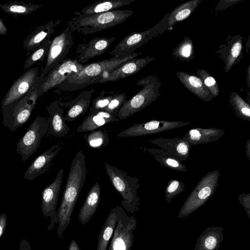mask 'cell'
<instances>
[{"instance_id":"cell-24","label":"cell","mask_w":250,"mask_h":250,"mask_svg":"<svg viewBox=\"0 0 250 250\" xmlns=\"http://www.w3.org/2000/svg\"><path fill=\"white\" fill-rule=\"evenodd\" d=\"M123 208L116 206L109 213L99 234L96 250H107Z\"/></svg>"},{"instance_id":"cell-41","label":"cell","mask_w":250,"mask_h":250,"mask_svg":"<svg viewBox=\"0 0 250 250\" xmlns=\"http://www.w3.org/2000/svg\"><path fill=\"white\" fill-rule=\"evenodd\" d=\"M106 92L103 90L100 95L93 100L92 108L95 110H104L112 99L113 94L105 95Z\"/></svg>"},{"instance_id":"cell-32","label":"cell","mask_w":250,"mask_h":250,"mask_svg":"<svg viewBox=\"0 0 250 250\" xmlns=\"http://www.w3.org/2000/svg\"><path fill=\"white\" fill-rule=\"evenodd\" d=\"M229 103L235 115L245 121H250V106L236 92H232L229 97Z\"/></svg>"},{"instance_id":"cell-33","label":"cell","mask_w":250,"mask_h":250,"mask_svg":"<svg viewBox=\"0 0 250 250\" xmlns=\"http://www.w3.org/2000/svg\"><path fill=\"white\" fill-rule=\"evenodd\" d=\"M51 40L48 39L41 45L32 51L31 54L25 60L23 69H27L39 62H43L47 57Z\"/></svg>"},{"instance_id":"cell-28","label":"cell","mask_w":250,"mask_h":250,"mask_svg":"<svg viewBox=\"0 0 250 250\" xmlns=\"http://www.w3.org/2000/svg\"><path fill=\"white\" fill-rule=\"evenodd\" d=\"M176 76L188 90L201 100L209 102L213 98L202 80L197 76L182 71L177 72Z\"/></svg>"},{"instance_id":"cell-1","label":"cell","mask_w":250,"mask_h":250,"mask_svg":"<svg viewBox=\"0 0 250 250\" xmlns=\"http://www.w3.org/2000/svg\"><path fill=\"white\" fill-rule=\"evenodd\" d=\"M85 155L82 150L77 152L70 166L61 204L57 210V233L60 238L70 223L86 175Z\"/></svg>"},{"instance_id":"cell-13","label":"cell","mask_w":250,"mask_h":250,"mask_svg":"<svg viewBox=\"0 0 250 250\" xmlns=\"http://www.w3.org/2000/svg\"><path fill=\"white\" fill-rule=\"evenodd\" d=\"M160 149L144 148L152 153L163 154L180 161H185L189 156L191 146L182 138L172 139L159 138L150 141Z\"/></svg>"},{"instance_id":"cell-46","label":"cell","mask_w":250,"mask_h":250,"mask_svg":"<svg viewBox=\"0 0 250 250\" xmlns=\"http://www.w3.org/2000/svg\"><path fill=\"white\" fill-rule=\"evenodd\" d=\"M7 32V29L2 21L1 19H0V35H5Z\"/></svg>"},{"instance_id":"cell-44","label":"cell","mask_w":250,"mask_h":250,"mask_svg":"<svg viewBox=\"0 0 250 250\" xmlns=\"http://www.w3.org/2000/svg\"><path fill=\"white\" fill-rule=\"evenodd\" d=\"M19 250H31L29 243L25 239H22L20 243Z\"/></svg>"},{"instance_id":"cell-9","label":"cell","mask_w":250,"mask_h":250,"mask_svg":"<svg viewBox=\"0 0 250 250\" xmlns=\"http://www.w3.org/2000/svg\"><path fill=\"white\" fill-rule=\"evenodd\" d=\"M73 43L72 32L68 26L51 40L45 64L39 75L40 78L43 79L51 69L65 59Z\"/></svg>"},{"instance_id":"cell-15","label":"cell","mask_w":250,"mask_h":250,"mask_svg":"<svg viewBox=\"0 0 250 250\" xmlns=\"http://www.w3.org/2000/svg\"><path fill=\"white\" fill-rule=\"evenodd\" d=\"M190 122L151 120L144 123L134 124L122 131L119 137L140 136L165 131L188 125Z\"/></svg>"},{"instance_id":"cell-5","label":"cell","mask_w":250,"mask_h":250,"mask_svg":"<svg viewBox=\"0 0 250 250\" xmlns=\"http://www.w3.org/2000/svg\"><path fill=\"white\" fill-rule=\"evenodd\" d=\"M104 166L112 185L122 197V207L129 212L134 214L139 209V179L137 177H131L125 171L107 163H105Z\"/></svg>"},{"instance_id":"cell-11","label":"cell","mask_w":250,"mask_h":250,"mask_svg":"<svg viewBox=\"0 0 250 250\" xmlns=\"http://www.w3.org/2000/svg\"><path fill=\"white\" fill-rule=\"evenodd\" d=\"M137 227V220L129 216L123 209L117 222L107 250H131L134 241L133 232Z\"/></svg>"},{"instance_id":"cell-40","label":"cell","mask_w":250,"mask_h":250,"mask_svg":"<svg viewBox=\"0 0 250 250\" xmlns=\"http://www.w3.org/2000/svg\"><path fill=\"white\" fill-rule=\"evenodd\" d=\"M126 95L125 93L114 94L113 97L104 111L113 116H117V113L121 107L126 102Z\"/></svg>"},{"instance_id":"cell-16","label":"cell","mask_w":250,"mask_h":250,"mask_svg":"<svg viewBox=\"0 0 250 250\" xmlns=\"http://www.w3.org/2000/svg\"><path fill=\"white\" fill-rule=\"evenodd\" d=\"M159 24L141 32H134L125 36L110 52L112 57L123 56L133 51L156 37L159 32Z\"/></svg>"},{"instance_id":"cell-30","label":"cell","mask_w":250,"mask_h":250,"mask_svg":"<svg viewBox=\"0 0 250 250\" xmlns=\"http://www.w3.org/2000/svg\"><path fill=\"white\" fill-rule=\"evenodd\" d=\"M200 1L201 0H192L179 5L164 18L165 23L169 27L185 20L195 10Z\"/></svg>"},{"instance_id":"cell-23","label":"cell","mask_w":250,"mask_h":250,"mask_svg":"<svg viewBox=\"0 0 250 250\" xmlns=\"http://www.w3.org/2000/svg\"><path fill=\"white\" fill-rule=\"evenodd\" d=\"M225 133L223 130L215 127L207 128L195 127L190 129L182 139L191 146H194L215 142Z\"/></svg>"},{"instance_id":"cell-31","label":"cell","mask_w":250,"mask_h":250,"mask_svg":"<svg viewBox=\"0 0 250 250\" xmlns=\"http://www.w3.org/2000/svg\"><path fill=\"white\" fill-rule=\"evenodd\" d=\"M42 7V5L40 4L23 1H14L6 3H0V8L4 12L15 18L28 15Z\"/></svg>"},{"instance_id":"cell-2","label":"cell","mask_w":250,"mask_h":250,"mask_svg":"<svg viewBox=\"0 0 250 250\" xmlns=\"http://www.w3.org/2000/svg\"><path fill=\"white\" fill-rule=\"evenodd\" d=\"M141 54V52H133L127 55L112 57L84 65L81 71L69 76L58 87L63 91H74L98 83L99 79L104 72L112 71L122 64L136 58Z\"/></svg>"},{"instance_id":"cell-21","label":"cell","mask_w":250,"mask_h":250,"mask_svg":"<svg viewBox=\"0 0 250 250\" xmlns=\"http://www.w3.org/2000/svg\"><path fill=\"white\" fill-rule=\"evenodd\" d=\"M94 92L93 89L83 90L71 101L65 103L59 102L61 107L68 108L64 116L66 121H74L80 115H83L86 112L89 107Z\"/></svg>"},{"instance_id":"cell-27","label":"cell","mask_w":250,"mask_h":250,"mask_svg":"<svg viewBox=\"0 0 250 250\" xmlns=\"http://www.w3.org/2000/svg\"><path fill=\"white\" fill-rule=\"evenodd\" d=\"M101 188L97 181L88 191L84 202L79 212V220L83 226L95 213L100 201Z\"/></svg>"},{"instance_id":"cell-22","label":"cell","mask_w":250,"mask_h":250,"mask_svg":"<svg viewBox=\"0 0 250 250\" xmlns=\"http://www.w3.org/2000/svg\"><path fill=\"white\" fill-rule=\"evenodd\" d=\"M61 20L50 21L45 24L37 27L27 35L23 42L22 47L27 51H31L40 45L55 32V27L60 23Z\"/></svg>"},{"instance_id":"cell-7","label":"cell","mask_w":250,"mask_h":250,"mask_svg":"<svg viewBox=\"0 0 250 250\" xmlns=\"http://www.w3.org/2000/svg\"><path fill=\"white\" fill-rule=\"evenodd\" d=\"M220 175L219 170H215L201 178L180 209L178 218L189 215L209 199L216 190Z\"/></svg>"},{"instance_id":"cell-35","label":"cell","mask_w":250,"mask_h":250,"mask_svg":"<svg viewBox=\"0 0 250 250\" xmlns=\"http://www.w3.org/2000/svg\"><path fill=\"white\" fill-rule=\"evenodd\" d=\"M242 39L240 36L234 37L233 41L230 44L225 60V71L228 72L234 64L240 55L243 48Z\"/></svg>"},{"instance_id":"cell-34","label":"cell","mask_w":250,"mask_h":250,"mask_svg":"<svg viewBox=\"0 0 250 250\" xmlns=\"http://www.w3.org/2000/svg\"><path fill=\"white\" fill-rule=\"evenodd\" d=\"M87 145L93 148H101L109 143L108 134L102 129L94 130L86 134L84 137Z\"/></svg>"},{"instance_id":"cell-29","label":"cell","mask_w":250,"mask_h":250,"mask_svg":"<svg viewBox=\"0 0 250 250\" xmlns=\"http://www.w3.org/2000/svg\"><path fill=\"white\" fill-rule=\"evenodd\" d=\"M135 0H103L95 2L78 12L83 15L104 13L130 5Z\"/></svg>"},{"instance_id":"cell-45","label":"cell","mask_w":250,"mask_h":250,"mask_svg":"<svg viewBox=\"0 0 250 250\" xmlns=\"http://www.w3.org/2000/svg\"><path fill=\"white\" fill-rule=\"evenodd\" d=\"M68 250H81L77 242L75 240H72L70 242Z\"/></svg>"},{"instance_id":"cell-4","label":"cell","mask_w":250,"mask_h":250,"mask_svg":"<svg viewBox=\"0 0 250 250\" xmlns=\"http://www.w3.org/2000/svg\"><path fill=\"white\" fill-rule=\"evenodd\" d=\"M42 79H39L33 88L22 98L1 107L4 126L12 131H15L29 119L35 108L39 97V89Z\"/></svg>"},{"instance_id":"cell-47","label":"cell","mask_w":250,"mask_h":250,"mask_svg":"<svg viewBox=\"0 0 250 250\" xmlns=\"http://www.w3.org/2000/svg\"><path fill=\"white\" fill-rule=\"evenodd\" d=\"M246 156L248 158L249 160L250 159V140L249 139L247 140L246 145Z\"/></svg>"},{"instance_id":"cell-43","label":"cell","mask_w":250,"mask_h":250,"mask_svg":"<svg viewBox=\"0 0 250 250\" xmlns=\"http://www.w3.org/2000/svg\"><path fill=\"white\" fill-rule=\"evenodd\" d=\"M7 216L5 213H3L0 215V238L4 232V230L7 224Z\"/></svg>"},{"instance_id":"cell-20","label":"cell","mask_w":250,"mask_h":250,"mask_svg":"<svg viewBox=\"0 0 250 250\" xmlns=\"http://www.w3.org/2000/svg\"><path fill=\"white\" fill-rule=\"evenodd\" d=\"M46 108L50 119L46 135L56 137H62L67 135L70 130L66 124L64 110L60 106L59 101L55 100L52 102Z\"/></svg>"},{"instance_id":"cell-36","label":"cell","mask_w":250,"mask_h":250,"mask_svg":"<svg viewBox=\"0 0 250 250\" xmlns=\"http://www.w3.org/2000/svg\"><path fill=\"white\" fill-rule=\"evenodd\" d=\"M193 43L192 40L186 37L173 50V55L182 61L192 59Z\"/></svg>"},{"instance_id":"cell-39","label":"cell","mask_w":250,"mask_h":250,"mask_svg":"<svg viewBox=\"0 0 250 250\" xmlns=\"http://www.w3.org/2000/svg\"><path fill=\"white\" fill-rule=\"evenodd\" d=\"M185 188V185L182 181L176 179L169 180L165 189L167 203L169 204L172 199L182 193Z\"/></svg>"},{"instance_id":"cell-18","label":"cell","mask_w":250,"mask_h":250,"mask_svg":"<svg viewBox=\"0 0 250 250\" xmlns=\"http://www.w3.org/2000/svg\"><path fill=\"white\" fill-rule=\"evenodd\" d=\"M115 37H95L88 42L80 43L76 59L81 64L104 53L115 40Z\"/></svg>"},{"instance_id":"cell-3","label":"cell","mask_w":250,"mask_h":250,"mask_svg":"<svg viewBox=\"0 0 250 250\" xmlns=\"http://www.w3.org/2000/svg\"><path fill=\"white\" fill-rule=\"evenodd\" d=\"M131 10H114L90 15H82L75 11V16L68 21L72 32L84 35L94 34L120 24L131 17Z\"/></svg>"},{"instance_id":"cell-37","label":"cell","mask_w":250,"mask_h":250,"mask_svg":"<svg viewBox=\"0 0 250 250\" xmlns=\"http://www.w3.org/2000/svg\"><path fill=\"white\" fill-rule=\"evenodd\" d=\"M152 154L154 155V159L165 167L179 172H185L187 170L186 166L175 159L163 154L152 153Z\"/></svg>"},{"instance_id":"cell-12","label":"cell","mask_w":250,"mask_h":250,"mask_svg":"<svg viewBox=\"0 0 250 250\" xmlns=\"http://www.w3.org/2000/svg\"><path fill=\"white\" fill-rule=\"evenodd\" d=\"M63 174V169L61 168L55 180L46 186L41 193V209L45 217L50 218L48 230H52L57 224V206Z\"/></svg>"},{"instance_id":"cell-10","label":"cell","mask_w":250,"mask_h":250,"mask_svg":"<svg viewBox=\"0 0 250 250\" xmlns=\"http://www.w3.org/2000/svg\"><path fill=\"white\" fill-rule=\"evenodd\" d=\"M83 66L76 59L65 58L42 79L39 89V97L53 88L58 87L69 76L79 72Z\"/></svg>"},{"instance_id":"cell-26","label":"cell","mask_w":250,"mask_h":250,"mask_svg":"<svg viewBox=\"0 0 250 250\" xmlns=\"http://www.w3.org/2000/svg\"><path fill=\"white\" fill-rule=\"evenodd\" d=\"M220 227H208L198 237L194 250H218L224 240Z\"/></svg>"},{"instance_id":"cell-6","label":"cell","mask_w":250,"mask_h":250,"mask_svg":"<svg viewBox=\"0 0 250 250\" xmlns=\"http://www.w3.org/2000/svg\"><path fill=\"white\" fill-rule=\"evenodd\" d=\"M137 84L142 86V88L121 107L117 115L119 121L140 111L160 96L161 82L154 76L144 77L139 80Z\"/></svg>"},{"instance_id":"cell-8","label":"cell","mask_w":250,"mask_h":250,"mask_svg":"<svg viewBox=\"0 0 250 250\" xmlns=\"http://www.w3.org/2000/svg\"><path fill=\"white\" fill-rule=\"evenodd\" d=\"M49 117L37 116L16 145V152L25 162L39 148L41 141L46 135L49 125Z\"/></svg>"},{"instance_id":"cell-38","label":"cell","mask_w":250,"mask_h":250,"mask_svg":"<svg viewBox=\"0 0 250 250\" xmlns=\"http://www.w3.org/2000/svg\"><path fill=\"white\" fill-rule=\"evenodd\" d=\"M197 74L212 97H217L219 92V88L215 79L204 69H198Z\"/></svg>"},{"instance_id":"cell-19","label":"cell","mask_w":250,"mask_h":250,"mask_svg":"<svg viewBox=\"0 0 250 250\" xmlns=\"http://www.w3.org/2000/svg\"><path fill=\"white\" fill-rule=\"evenodd\" d=\"M62 147L57 144L38 156L32 163L23 175V178L32 181L45 173L52 164V160Z\"/></svg>"},{"instance_id":"cell-17","label":"cell","mask_w":250,"mask_h":250,"mask_svg":"<svg viewBox=\"0 0 250 250\" xmlns=\"http://www.w3.org/2000/svg\"><path fill=\"white\" fill-rule=\"evenodd\" d=\"M154 59L155 57H146L128 61L111 71L104 72L99 79L98 83L114 82L131 76L139 72Z\"/></svg>"},{"instance_id":"cell-25","label":"cell","mask_w":250,"mask_h":250,"mask_svg":"<svg viewBox=\"0 0 250 250\" xmlns=\"http://www.w3.org/2000/svg\"><path fill=\"white\" fill-rule=\"evenodd\" d=\"M119 121L117 116L112 115L104 110H95L91 107L89 109V114L79 126L76 131H91L107 123Z\"/></svg>"},{"instance_id":"cell-42","label":"cell","mask_w":250,"mask_h":250,"mask_svg":"<svg viewBox=\"0 0 250 250\" xmlns=\"http://www.w3.org/2000/svg\"><path fill=\"white\" fill-rule=\"evenodd\" d=\"M239 202L244 208L249 218L250 219V193H241L238 195Z\"/></svg>"},{"instance_id":"cell-14","label":"cell","mask_w":250,"mask_h":250,"mask_svg":"<svg viewBox=\"0 0 250 250\" xmlns=\"http://www.w3.org/2000/svg\"><path fill=\"white\" fill-rule=\"evenodd\" d=\"M39 68L33 67L26 70L11 86L3 97L0 107L15 102L27 94L39 79Z\"/></svg>"}]
</instances>
